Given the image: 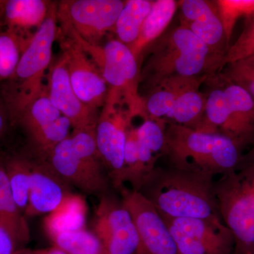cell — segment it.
I'll list each match as a JSON object with an SVG mask.
<instances>
[{"label": "cell", "instance_id": "cell-9", "mask_svg": "<svg viewBox=\"0 0 254 254\" xmlns=\"http://www.w3.org/2000/svg\"><path fill=\"white\" fill-rule=\"evenodd\" d=\"M43 160L70 186L87 194L102 196L108 193L110 182L100 159L88 150L75 146L69 136Z\"/></svg>", "mask_w": 254, "mask_h": 254}, {"label": "cell", "instance_id": "cell-14", "mask_svg": "<svg viewBox=\"0 0 254 254\" xmlns=\"http://www.w3.org/2000/svg\"><path fill=\"white\" fill-rule=\"evenodd\" d=\"M125 3L122 0H71L62 1L58 9L66 15L82 39L100 44L115 27Z\"/></svg>", "mask_w": 254, "mask_h": 254}, {"label": "cell", "instance_id": "cell-40", "mask_svg": "<svg viewBox=\"0 0 254 254\" xmlns=\"http://www.w3.org/2000/svg\"><path fill=\"white\" fill-rule=\"evenodd\" d=\"M67 254L63 252V250L58 248L56 247H51V248L48 249V254Z\"/></svg>", "mask_w": 254, "mask_h": 254}, {"label": "cell", "instance_id": "cell-6", "mask_svg": "<svg viewBox=\"0 0 254 254\" xmlns=\"http://www.w3.org/2000/svg\"><path fill=\"white\" fill-rule=\"evenodd\" d=\"M58 33V7L51 9L43 24L33 33L11 78L9 103L11 115L18 120L20 115L44 91L43 78L50 67L53 47Z\"/></svg>", "mask_w": 254, "mask_h": 254}, {"label": "cell", "instance_id": "cell-32", "mask_svg": "<svg viewBox=\"0 0 254 254\" xmlns=\"http://www.w3.org/2000/svg\"><path fill=\"white\" fill-rule=\"evenodd\" d=\"M227 41H230L237 21L254 16V0H215Z\"/></svg>", "mask_w": 254, "mask_h": 254}, {"label": "cell", "instance_id": "cell-7", "mask_svg": "<svg viewBox=\"0 0 254 254\" xmlns=\"http://www.w3.org/2000/svg\"><path fill=\"white\" fill-rule=\"evenodd\" d=\"M215 191L222 221L235 238L234 254L254 250V197L237 170L215 181Z\"/></svg>", "mask_w": 254, "mask_h": 254}, {"label": "cell", "instance_id": "cell-25", "mask_svg": "<svg viewBox=\"0 0 254 254\" xmlns=\"http://www.w3.org/2000/svg\"><path fill=\"white\" fill-rule=\"evenodd\" d=\"M153 2V1L149 0L125 1L114 27L118 41L128 47L136 41Z\"/></svg>", "mask_w": 254, "mask_h": 254}, {"label": "cell", "instance_id": "cell-33", "mask_svg": "<svg viewBox=\"0 0 254 254\" xmlns=\"http://www.w3.org/2000/svg\"><path fill=\"white\" fill-rule=\"evenodd\" d=\"M219 73L243 88L254 98V55L227 64Z\"/></svg>", "mask_w": 254, "mask_h": 254}, {"label": "cell", "instance_id": "cell-29", "mask_svg": "<svg viewBox=\"0 0 254 254\" xmlns=\"http://www.w3.org/2000/svg\"><path fill=\"white\" fill-rule=\"evenodd\" d=\"M58 247L67 254H108L101 241L94 232L86 228L65 232L50 237Z\"/></svg>", "mask_w": 254, "mask_h": 254}, {"label": "cell", "instance_id": "cell-12", "mask_svg": "<svg viewBox=\"0 0 254 254\" xmlns=\"http://www.w3.org/2000/svg\"><path fill=\"white\" fill-rule=\"evenodd\" d=\"M94 234L108 254H138L140 241L131 214L119 200L102 195L95 210Z\"/></svg>", "mask_w": 254, "mask_h": 254}, {"label": "cell", "instance_id": "cell-30", "mask_svg": "<svg viewBox=\"0 0 254 254\" xmlns=\"http://www.w3.org/2000/svg\"><path fill=\"white\" fill-rule=\"evenodd\" d=\"M71 127L69 120L62 115L58 120L30 136L39 154V158H46L57 145L68 138Z\"/></svg>", "mask_w": 254, "mask_h": 254}, {"label": "cell", "instance_id": "cell-16", "mask_svg": "<svg viewBox=\"0 0 254 254\" xmlns=\"http://www.w3.org/2000/svg\"><path fill=\"white\" fill-rule=\"evenodd\" d=\"M178 9L181 12L180 25L190 30L224 60L230 45L215 1L182 0L178 1Z\"/></svg>", "mask_w": 254, "mask_h": 254}, {"label": "cell", "instance_id": "cell-10", "mask_svg": "<svg viewBox=\"0 0 254 254\" xmlns=\"http://www.w3.org/2000/svg\"><path fill=\"white\" fill-rule=\"evenodd\" d=\"M58 23L57 39L66 61L75 93L84 104L92 109L103 108L108 88L99 68L75 39L66 25L59 19Z\"/></svg>", "mask_w": 254, "mask_h": 254}, {"label": "cell", "instance_id": "cell-1", "mask_svg": "<svg viewBox=\"0 0 254 254\" xmlns=\"http://www.w3.org/2000/svg\"><path fill=\"white\" fill-rule=\"evenodd\" d=\"M223 58L184 26L168 29L143 53L140 87L147 95L172 78L209 77L222 68Z\"/></svg>", "mask_w": 254, "mask_h": 254}, {"label": "cell", "instance_id": "cell-15", "mask_svg": "<svg viewBox=\"0 0 254 254\" xmlns=\"http://www.w3.org/2000/svg\"><path fill=\"white\" fill-rule=\"evenodd\" d=\"M49 70L47 90L50 99L62 115L69 120L73 131L96 127L99 116L96 110L84 104L75 93L63 55Z\"/></svg>", "mask_w": 254, "mask_h": 254}, {"label": "cell", "instance_id": "cell-42", "mask_svg": "<svg viewBox=\"0 0 254 254\" xmlns=\"http://www.w3.org/2000/svg\"><path fill=\"white\" fill-rule=\"evenodd\" d=\"M252 254H254V250L253 253H252Z\"/></svg>", "mask_w": 254, "mask_h": 254}, {"label": "cell", "instance_id": "cell-8", "mask_svg": "<svg viewBox=\"0 0 254 254\" xmlns=\"http://www.w3.org/2000/svg\"><path fill=\"white\" fill-rule=\"evenodd\" d=\"M133 118L123 100L108 95L95 127L100 158L110 183L119 190L125 187L124 153L127 131Z\"/></svg>", "mask_w": 254, "mask_h": 254}, {"label": "cell", "instance_id": "cell-4", "mask_svg": "<svg viewBox=\"0 0 254 254\" xmlns=\"http://www.w3.org/2000/svg\"><path fill=\"white\" fill-rule=\"evenodd\" d=\"M58 18L67 26L72 36L99 68L108 88V94L116 95L128 106L133 118L148 117L145 100L140 94V66L129 47L118 39L104 46L91 44L78 36L66 15Z\"/></svg>", "mask_w": 254, "mask_h": 254}, {"label": "cell", "instance_id": "cell-18", "mask_svg": "<svg viewBox=\"0 0 254 254\" xmlns=\"http://www.w3.org/2000/svg\"><path fill=\"white\" fill-rule=\"evenodd\" d=\"M143 120L141 125L136 127V134L140 165L144 183L158 167V160L165 156L167 123L149 117Z\"/></svg>", "mask_w": 254, "mask_h": 254}, {"label": "cell", "instance_id": "cell-13", "mask_svg": "<svg viewBox=\"0 0 254 254\" xmlns=\"http://www.w3.org/2000/svg\"><path fill=\"white\" fill-rule=\"evenodd\" d=\"M120 192L139 237L138 254H180L168 225L149 200L131 189L123 187Z\"/></svg>", "mask_w": 254, "mask_h": 254}, {"label": "cell", "instance_id": "cell-35", "mask_svg": "<svg viewBox=\"0 0 254 254\" xmlns=\"http://www.w3.org/2000/svg\"><path fill=\"white\" fill-rule=\"evenodd\" d=\"M23 246L12 232L0 225V254H16Z\"/></svg>", "mask_w": 254, "mask_h": 254}, {"label": "cell", "instance_id": "cell-41", "mask_svg": "<svg viewBox=\"0 0 254 254\" xmlns=\"http://www.w3.org/2000/svg\"><path fill=\"white\" fill-rule=\"evenodd\" d=\"M4 1H0V14H2L3 6H4Z\"/></svg>", "mask_w": 254, "mask_h": 254}, {"label": "cell", "instance_id": "cell-23", "mask_svg": "<svg viewBox=\"0 0 254 254\" xmlns=\"http://www.w3.org/2000/svg\"><path fill=\"white\" fill-rule=\"evenodd\" d=\"M202 78H172L163 82L145 97L147 115L150 118L165 121L179 95L186 88Z\"/></svg>", "mask_w": 254, "mask_h": 254}, {"label": "cell", "instance_id": "cell-2", "mask_svg": "<svg viewBox=\"0 0 254 254\" xmlns=\"http://www.w3.org/2000/svg\"><path fill=\"white\" fill-rule=\"evenodd\" d=\"M214 178L207 174L170 165L158 166L138 191L164 218L222 221Z\"/></svg>", "mask_w": 254, "mask_h": 254}, {"label": "cell", "instance_id": "cell-27", "mask_svg": "<svg viewBox=\"0 0 254 254\" xmlns=\"http://www.w3.org/2000/svg\"><path fill=\"white\" fill-rule=\"evenodd\" d=\"M33 34L25 36L7 29L0 32V81L10 80L14 76Z\"/></svg>", "mask_w": 254, "mask_h": 254}, {"label": "cell", "instance_id": "cell-11", "mask_svg": "<svg viewBox=\"0 0 254 254\" xmlns=\"http://www.w3.org/2000/svg\"><path fill=\"white\" fill-rule=\"evenodd\" d=\"M180 254H234L235 238L223 221L164 218Z\"/></svg>", "mask_w": 254, "mask_h": 254}, {"label": "cell", "instance_id": "cell-24", "mask_svg": "<svg viewBox=\"0 0 254 254\" xmlns=\"http://www.w3.org/2000/svg\"><path fill=\"white\" fill-rule=\"evenodd\" d=\"M0 225L26 245L29 241L27 222L15 203L6 175L5 163L0 161Z\"/></svg>", "mask_w": 254, "mask_h": 254}, {"label": "cell", "instance_id": "cell-19", "mask_svg": "<svg viewBox=\"0 0 254 254\" xmlns=\"http://www.w3.org/2000/svg\"><path fill=\"white\" fill-rule=\"evenodd\" d=\"M52 4L44 0H7L4 1L1 14L7 30L28 36L32 35L28 31L38 29L44 22Z\"/></svg>", "mask_w": 254, "mask_h": 254}, {"label": "cell", "instance_id": "cell-21", "mask_svg": "<svg viewBox=\"0 0 254 254\" xmlns=\"http://www.w3.org/2000/svg\"><path fill=\"white\" fill-rule=\"evenodd\" d=\"M208 78L195 81L175 100L165 121L198 130L204 119L206 95L199 88Z\"/></svg>", "mask_w": 254, "mask_h": 254}, {"label": "cell", "instance_id": "cell-38", "mask_svg": "<svg viewBox=\"0 0 254 254\" xmlns=\"http://www.w3.org/2000/svg\"><path fill=\"white\" fill-rule=\"evenodd\" d=\"M48 249H41V250H30V249H21L16 252V254H47Z\"/></svg>", "mask_w": 254, "mask_h": 254}, {"label": "cell", "instance_id": "cell-26", "mask_svg": "<svg viewBox=\"0 0 254 254\" xmlns=\"http://www.w3.org/2000/svg\"><path fill=\"white\" fill-rule=\"evenodd\" d=\"M62 115L50 100L46 87L43 93L28 105L17 120L30 137Z\"/></svg>", "mask_w": 254, "mask_h": 254}, {"label": "cell", "instance_id": "cell-5", "mask_svg": "<svg viewBox=\"0 0 254 254\" xmlns=\"http://www.w3.org/2000/svg\"><path fill=\"white\" fill-rule=\"evenodd\" d=\"M215 77L219 84L206 94L202 128L230 137L245 150L254 144V98L220 73Z\"/></svg>", "mask_w": 254, "mask_h": 254}, {"label": "cell", "instance_id": "cell-28", "mask_svg": "<svg viewBox=\"0 0 254 254\" xmlns=\"http://www.w3.org/2000/svg\"><path fill=\"white\" fill-rule=\"evenodd\" d=\"M10 188L18 209L24 213L28 203L32 177V160L10 159L5 163Z\"/></svg>", "mask_w": 254, "mask_h": 254}, {"label": "cell", "instance_id": "cell-22", "mask_svg": "<svg viewBox=\"0 0 254 254\" xmlns=\"http://www.w3.org/2000/svg\"><path fill=\"white\" fill-rule=\"evenodd\" d=\"M87 204L81 195L71 193L64 198L44 220L46 233L50 237L62 232L85 228Z\"/></svg>", "mask_w": 254, "mask_h": 254}, {"label": "cell", "instance_id": "cell-31", "mask_svg": "<svg viewBox=\"0 0 254 254\" xmlns=\"http://www.w3.org/2000/svg\"><path fill=\"white\" fill-rule=\"evenodd\" d=\"M124 182L129 183L131 190H139L143 184L139 154L136 127L130 125L127 133L124 153Z\"/></svg>", "mask_w": 254, "mask_h": 254}, {"label": "cell", "instance_id": "cell-37", "mask_svg": "<svg viewBox=\"0 0 254 254\" xmlns=\"http://www.w3.org/2000/svg\"><path fill=\"white\" fill-rule=\"evenodd\" d=\"M7 127V120L4 112L0 108V139L2 138Z\"/></svg>", "mask_w": 254, "mask_h": 254}, {"label": "cell", "instance_id": "cell-36", "mask_svg": "<svg viewBox=\"0 0 254 254\" xmlns=\"http://www.w3.org/2000/svg\"><path fill=\"white\" fill-rule=\"evenodd\" d=\"M237 171L243 179L254 197V163L242 164L237 168Z\"/></svg>", "mask_w": 254, "mask_h": 254}, {"label": "cell", "instance_id": "cell-20", "mask_svg": "<svg viewBox=\"0 0 254 254\" xmlns=\"http://www.w3.org/2000/svg\"><path fill=\"white\" fill-rule=\"evenodd\" d=\"M177 9L178 1H153L149 14L142 25L138 38L129 47L139 66L143 53L152 43H154L168 30Z\"/></svg>", "mask_w": 254, "mask_h": 254}, {"label": "cell", "instance_id": "cell-3", "mask_svg": "<svg viewBox=\"0 0 254 254\" xmlns=\"http://www.w3.org/2000/svg\"><path fill=\"white\" fill-rule=\"evenodd\" d=\"M165 135V156L173 168L215 177L237 170L243 158V148L222 133L167 123Z\"/></svg>", "mask_w": 254, "mask_h": 254}, {"label": "cell", "instance_id": "cell-39", "mask_svg": "<svg viewBox=\"0 0 254 254\" xmlns=\"http://www.w3.org/2000/svg\"><path fill=\"white\" fill-rule=\"evenodd\" d=\"M206 83H208L209 85V86H214V85L219 84L218 80H217L216 77H215V76L214 77H212L211 78H210V79H208V81H206ZM206 95V94H205ZM204 120V119H203ZM203 123H202L201 125H200V127H199V128H198V131H205L203 129V128H202V125H203ZM205 132H208V131H205Z\"/></svg>", "mask_w": 254, "mask_h": 254}, {"label": "cell", "instance_id": "cell-17", "mask_svg": "<svg viewBox=\"0 0 254 254\" xmlns=\"http://www.w3.org/2000/svg\"><path fill=\"white\" fill-rule=\"evenodd\" d=\"M71 187L46 160H32L31 190L25 215L51 213L66 195L72 193Z\"/></svg>", "mask_w": 254, "mask_h": 254}, {"label": "cell", "instance_id": "cell-34", "mask_svg": "<svg viewBox=\"0 0 254 254\" xmlns=\"http://www.w3.org/2000/svg\"><path fill=\"white\" fill-rule=\"evenodd\" d=\"M252 55H254V16L246 18L243 31L229 48L222 63V68L227 64Z\"/></svg>", "mask_w": 254, "mask_h": 254}]
</instances>
